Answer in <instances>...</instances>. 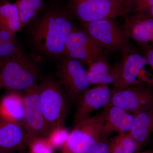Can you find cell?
I'll use <instances>...</instances> for the list:
<instances>
[{"label": "cell", "mask_w": 153, "mask_h": 153, "mask_svg": "<svg viewBox=\"0 0 153 153\" xmlns=\"http://www.w3.org/2000/svg\"><path fill=\"white\" fill-rule=\"evenodd\" d=\"M70 17L66 11L52 9L31 23V45L39 56L57 58L64 56L66 41L74 26Z\"/></svg>", "instance_id": "6da1fadb"}, {"label": "cell", "mask_w": 153, "mask_h": 153, "mask_svg": "<svg viewBox=\"0 0 153 153\" xmlns=\"http://www.w3.org/2000/svg\"><path fill=\"white\" fill-rule=\"evenodd\" d=\"M38 88L40 104L49 133L64 126L69 112V98L57 78L53 76L42 77Z\"/></svg>", "instance_id": "7a4b0ae2"}, {"label": "cell", "mask_w": 153, "mask_h": 153, "mask_svg": "<svg viewBox=\"0 0 153 153\" xmlns=\"http://www.w3.org/2000/svg\"><path fill=\"white\" fill-rule=\"evenodd\" d=\"M0 72L4 88L9 92L22 93L36 84L40 76L37 64L24 52L0 59Z\"/></svg>", "instance_id": "3957f363"}, {"label": "cell", "mask_w": 153, "mask_h": 153, "mask_svg": "<svg viewBox=\"0 0 153 153\" xmlns=\"http://www.w3.org/2000/svg\"><path fill=\"white\" fill-rule=\"evenodd\" d=\"M105 120L104 109L74 126L61 153H85L101 138Z\"/></svg>", "instance_id": "277c9868"}, {"label": "cell", "mask_w": 153, "mask_h": 153, "mask_svg": "<svg viewBox=\"0 0 153 153\" xmlns=\"http://www.w3.org/2000/svg\"><path fill=\"white\" fill-rule=\"evenodd\" d=\"M70 13L81 23L124 16L122 6L116 0H68Z\"/></svg>", "instance_id": "5b68a950"}, {"label": "cell", "mask_w": 153, "mask_h": 153, "mask_svg": "<svg viewBox=\"0 0 153 153\" xmlns=\"http://www.w3.org/2000/svg\"><path fill=\"white\" fill-rule=\"evenodd\" d=\"M56 77L72 101L76 102L79 94L90 85L87 71L78 60L67 56L59 58Z\"/></svg>", "instance_id": "8992f818"}, {"label": "cell", "mask_w": 153, "mask_h": 153, "mask_svg": "<svg viewBox=\"0 0 153 153\" xmlns=\"http://www.w3.org/2000/svg\"><path fill=\"white\" fill-rule=\"evenodd\" d=\"M81 24L82 30L103 48L115 51L127 47L129 38L123 28L117 25L112 19H102Z\"/></svg>", "instance_id": "52a82bcc"}, {"label": "cell", "mask_w": 153, "mask_h": 153, "mask_svg": "<svg viewBox=\"0 0 153 153\" xmlns=\"http://www.w3.org/2000/svg\"><path fill=\"white\" fill-rule=\"evenodd\" d=\"M120 76L114 85V90L123 89L134 85L152 86L153 75L145 69L149 63L146 56L136 52H125Z\"/></svg>", "instance_id": "ba28073f"}, {"label": "cell", "mask_w": 153, "mask_h": 153, "mask_svg": "<svg viewBox=\"0 0 153 153\" xmlns=\"http://www.w3.org/2000/svg\"><path fill=\"white\" fill-rule=\"evenodd\" d=\"M104 49L84 30L74 26L66 41L64 56L84 60L89 65L100 58Z\"/></svg>", "instance_id": "9c48e42d"}, {"label": "cell", "mask_w": 153, "mask_h": 153, "mask_svg": "<svg viewBox=\"0 0 153 153\" xmlns=\"http://www.w3.org/2000/svg\"><path fill=\"white\" fill-rule=\"evenodd\" d=\"M23 96L25 108L24 125L30 141L37 137H46L49 131L40 104L38 83L25 91Z\"/></svg>", "instance_id": "30bf717a"}, {"label": "cell", "mask_w": 153, "mask_h": 153, "mask_svg": "<svg viewBox=\"0 0 153 153\" xmlns=\"http://www.w3.org/2000/svg\"><path fill=\"white\" fill-rule=\"evenodd\" d=\"M113 91L107 84H98L88 88L79 94L76 101V109L73 118V125H75L91 117L96 110L109 104Z\"/></svg>", "instance_id": "8fae6325"}, {"label": "cell", "mask_w": 153, "mask_h": 153, "mask_svg": "<svg viewBox=\"0 0 153 153\" xmlns=\"http://www.w3.org/2000/svg\"><path fill=\"white\" fill-rule=\"evenodd\" d=\"M109 105L133 113L153 105V88L151 86L134 85L113 91Z\"/></svg>", "instance_id": "7c38bea8"}, {"label": "cell", "mask_w": 153, "mask_h": 153, "mask_svg": "<svg viewBox=\"0 0 153 153\" xmlns=\"http://www.w3.org/2000/svg\"><path fill=\"white\" fill-rule=\"evenodd\" d=\"M29 142L24 124L0 117V152L12 153L24 150Z\"/></svg>", "instance_id": "4fadbf2b"}, {"label": "cell", "mask_w": 153, "mask_h": 153, "mask_svg": "<svg viewBox=\"0 0 153 153\" xmlns=\"http://www.w3.org/2000/svg\"><path fill=\"white\" fill-rule=\"evenodd\" d=\"M125 17L124 30L129 39L143 45L153 46V18L147 12L135 13Z\"/></svg>", "instance_id": "5bb4252c"}, {"label": "cell", "mask_w": 153, "mask_h": 153, "mask_svg": "<svg viewBox=\"0 0 153 153\" xmlns=\"http://www.w3.org/2000/svg\"><path fill=\"white\" fill-rule=\"evenodd\" d=\"M105 120L102 130L101 137L107 138L113 132L119 133L128 132L131 128L133 114L119 107L108 105L104 108Z\"/></svg>", "instance_id": "9a60e30c"}, {"label": "cell", "mask_w": 153, "mask_h": 153, "mask_svg": "<svg viewBox=\"0 0 153 153\" xmlns=\"http://www.w3.org/2000/svg\"><path fill=\"white\" fill-rule=\"evenodd\" d=\"M132 114L133 122L129 132L140 149L153 132V105Z\"/></svg>", "instance_id": "2e32d148"}, {"label": "cell", "mask_w": 153, "mask_h": 153, "mask_svg": "<svg viewBox=\"0 0 153 153\" xmlns=\"http://www.w3.org/2000/svg\"><path fill=\"white\" fill-rule=\"evenodd\" d=\"M88 79L91 85L107 84L117 82L121 71L122 63L111 67L101 58L89 64Z\"/></svg>", "instance_id": "e0dca14e"}, {"label": "cell", "mask_w": 153, "mask_h": 153, "mask_svg": "<svg viewBox=\"0 0 153 153\" xmlns=\"http://www.w3.org/2000/svg\"><path fill=\"white\" fill-rule=\"evenodd\" d=\"M25 114L23 94L9 92L0 101V117L24 124Z\"/></svg>", "instance_id": "ac0fdd59"}, {"label": "cell", "mask_w": 153, "mask_h": 153, "mask_svg": "<svg viewBox=\"0 0 153 153\" xmlns=\"http://www.w3.org/2000/svg\"><path fill=\"white\" fill-rule=\"evenodd\" d=\"M0 29L15 33L22 29L19 12L15 3H0Z\"/></svg>", "instance_id": "d6986e66"}, {"label": "cell", "mask_w": 153, "mask_h": 153, "mask_svg": "<svg viewBox=\"0 0 153 153\" xmlns=\"http://www.w3.org/2000/svg\"><path fill=\"white\" fill-rule=\"evenodd\" d=\"M22 29L34 21L38 13L44 8V0H16Z\"/></svg>", "instance_id": "ffe728a7"}, {"label": "cell", "mask_w": 153, "mask_h": 153, "mask_svg": "<svg viewBox=\"0 0 153 153\" xmlns=\"http://www.w3.org/2000/svg\"><path fill=\"white\" fill-rule=\"evenodd\" d=\"M109 142V153H135L140 149L129 132L119 133Z\"/></svg>", "instance_id": "44dd1931"}, {"label": "cell", "mask_w": 153, "mask_h": 153, "mask_svg": "<svg viewBox=\"0 0 153 153\" xmlns=\"http://www.w3.org/2000/svg\"><path fill=\"white\" fill-rule=\"evenodd\" d=\"M70 132L64 127H58L51 131L46 138L55 149H62L68 139Z\"/></svg>", "instance_id": "7402d4cb"}, {"label": "cell", "mask_w": 153, "mask_h": 153, "mask_svg": "<svg viewBox=\"0 0 153 153\" xmlns=\"http://www.w3.org/2000/svg\"><path fill=\"white\" fill-rule=\"evenodd\" d=\"M28 148L29 153H54L55 149L44 137H37L30 140Z\"/></svg>", "instance_id": "603a6c76"}, {"label": "cell", "mask_w": 153, "mask_h": 153, "mask_svg": "<svg viewBox=\"0 0 153 153\" xmlns=\"http://www.w3.org/2000/svg\"><path fill=\"white\" fill-rule=\"evenodd\" d=\"M153 7V0H128L124 11V16L135 13L147 12Z\"/></svg>", "instance_id": "cb8c5ba5"}, {"label": "cell", "mask_w": 153, "mask_h": 153, "mask_svg": "<svg viewBox=\"0 0 153 153\" xmlns=\"http://www.w3.org/2000/svg\"><path fill=\"white\" fill-rule=\"evenodd\" d=\"M24 52L17 43L0 41V59L8 58Z\"/></svg>", "instance_id": "d4e9b609"}, {"label": "cell", "mask_w": 153, "mask_h": 153, "mask_svg": "<svg viewBox=\"0 0 153 153\" xmlns=\"http://www.w3.org/2000/svg\"><path fill=\"white\" fill-rule=\"evenodd\" d=\"M85 153H109V140L101 137L97 142Z\"/></svg>", "instance_id": "484cf974"}, {"label": "cell", "mask_w": 153, "mask_h": 153, "mask_svg": "<svg viewBox=\"0 0 153 153\" xmlns=\"http://www.w3.org/2000/svg\"><path fill=\"white\" fill-rule=\"evenodd\" d=\"M16 33L10 30L0 29V41L10 43H17Z\"/></svg>", "instance_id": "4316f807"}, {"label": "cell", "mask_w": 153, "mask_h": 153, "mask_svg": "<svg viewBox=\"0 0 153 153\" xmlns=\"http://www.w3.org/2000/svg\"><path fill=\"white\" fill-rule=\"evenodd\" d=\"M146 57L148 60L149 64L153 69V48L149 49L147 51Z\"/></svg>", "instance_id": "83f0119b"}, {"label": "cell", "mask_w": 153, "mask_h": 153, "mask_svg": "<svg viewBox=\"0 0 153 153\" xmlns=\"http://www.w3.org/2000/svg\"><path fill=\"white\" fill-rule=\"evenodd\" d=\"M123 7L124 9V8L125 6L126 3H127V2L128 1V0H116ZM125 15V14H124Z\"/></svg>", "instance_id": "f1b7e54d"}, {"label": "cell", "mask_w": 153, "mask_h": 153, "mask_svg": "<svg viewBox=\"0 0 153 153\" xmlns=\"http://www.w3.org/2000/svg\"><path fill=\"white\" fill-rule=\"evenodd\" d=\"M3 88H4V82H3L1 74V72H0V91Z\"/></svg>", "instance_id": "f546056e"}, {"label": "cell", "mask_w": 153, "mask_h": 153, "mask_svg": "<svg viewBox=\"0 0 153 153\" xmlns=\"http://www.w3.org/2000/svg\"><path fill=\"white\" fill-rule=\"evenodd\" d=\"M147 13L149 14V16H150L151 17L153 18V7L151 8L147 12Z\"/></svg>", "instance_id": "4dcf8cb0"}, {"label": "cell", "mask_w": 153, "mask_h": 153, "mask_svg": "<svg viewBox=\"0 0 153 153\" xmlns=\"http://www.w3.org/2000/svg\"><path fill=\"white\" fill-rule=\"evenodd\" d=\"M135 153H153V150H148L142 152H136Z\"/></svg>", "instance_id": "1f68e13d"}, {"label": "cell", "mask_w": 153, "mask_h": 153, "mask_svg": "<svg viewBox=\"0 0 153 153\" xmlns=\"http://www.w3.org/2000/svg\"><path fill=\"white\" fill-rule=\"evenodd\" d=\"M29 153V152L26 153V152H21V153Z\"/></svg>", "instance_id": "d6a6232c"}, {"label": "cell", "mask_w": 153, "mask_h": 153, "mask_svg": "<svg viewBox=\"0 0 153 153\" xmlns=\"http://www.w3.org/2000/svg\"><path fill=\"white\" fill-rule=\"evenodd\" d=\"M0 153H3V152H0Z\"/></svg>", "instance_id": "836d02e7"}]
</instances>
